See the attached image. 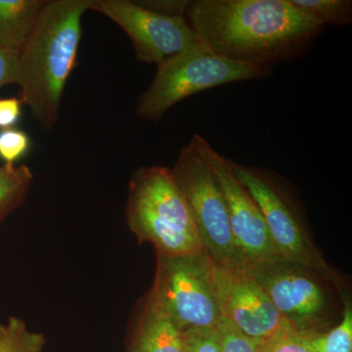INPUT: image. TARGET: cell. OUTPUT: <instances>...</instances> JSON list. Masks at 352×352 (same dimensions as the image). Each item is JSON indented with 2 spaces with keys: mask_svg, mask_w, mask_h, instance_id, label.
Wrapping results in <instances>:
<instances>
[{
  "mask_svg": "<svg viewBox=\"0 0 352 352\" xmlns=\"http://www.w3.org/2000/svg\"><path fill=\"white\" fill-rule=\"evenodd\" d=\"M186 19L214 54L266 69L302 57L324 32L289 0H190Z\"/></svg>",
  "mask_w": 352,
  "mask_h": 352,
  "instance_id": "1",
  "label": "cell"
},
{
  "mask_svg": "<svg viewBox=\"0 0 352 352\" xmlns=\"http://www.w3.org/2000/svg\"><path fill=\"white\" fill-rule=\"evenodd\" d=\"M92 0L46 1L18 55L21 100L46 131L54 129L62 97L75 67L83 14Z\"/></svg>",
  "mask_w": 352,
  "mask_h": 352,
  "instance_id": "2",
  "label": "cell"
},
{
  "mask_svg": "<svg viewBox=\"0 0 352 352\" xmlns=\"http://www.w3.org/2000/svg\"><path fill=\"white\" fill-rule=\"evenodd\" d=\"M126 217L139 242L154 245L157 256L204 251L188 203L171 168L142 166L132 173Z\"/></svg>",
  "mask_w": 352,
  "mask_h": 352,
  "instance_id": "3",
  "label": "cell"
},
{
  "mask_svg": "<svg viewBox=\"0 0 352 352\" xmlns=\"http://www.w3.org/2000/svg\"><path fill=\"white\" fill-rule=\"evenodd\" d=\"M272 69L231 61L214 54L200 41L157 65L156 76L139 97L136 115L159 122L171 108L192 95L228 83L261 80Z\"/></svg>",
  "mask_w": 352,
  "mask_h": 352,
  "instance_id": "4",
  "label": "cell"
},
{
  "mask_svg": "<svg viewBox=\"0 0 352 352\" xmlns=\"http://www.w3.org/2000/svg\"><path fill=\"white\" fill-rule=\"evenodd\" d=\"M171 171L188 203L208 258L222 267L244 270L247 261L234 239L223 194L195 139L182 148Z\"/></svg>",
  "mask_w": 352,
  "mask_h": 352,
  "instance_id": "5",
  "label": "cell"
},
{
  "mask_svg": "<svg viewBox=\"0 0 352 352\" xmlns=\"http://www.w3.org/2000/svg\"><path fill=\"white\" fill-rule=\"evenodd\" d=\"M236 177L258 204L278 258L302 266L339 286L340 277L308 237L293 199L270 170L228 160Z\"/></svg>",
  "mask_w": 352,
  "mask_h": 352,
  "instance_id": "6",
  "label": "cell"
},
{
  "mask_svg": "<svg viewBox=\"0 0 352 352\" xmlns=\"http://www.w3.org/2000/svg\"><path fill=\"white\" fill-rule=\"evenodd\" d=\"M149 300L164 310L179 330L217 327L220 310L205 252L157 256V271Z\"/></svg>",
  "mask_w": 352,
  "mask_h": 352,
  "instance_id": "7",
  "label": "cell"
},
{
  "mask_svg": "<svg viewBox=\"0 0 352 352\" xmlns=\"http://www.w3.org/2000/svg\"><path fill=\"white\" fill-rule=\"evenodd\" d=\"M90 10L103 14L122 28L143 63L160 65L198 41L186 18L153 12L138 1L92 0Z\"/></svg>",
  "mask_w": 352,
  "mask_h": 352,
  "instance_id": "8",
  "label": "cell"
},
{
  "mask_svg": "<svg viewBox=\"0 0 352 352\" xmlns=\"http://www.w3.org/2000/svg\"><path fill=\"white\" fill-rule=\"evenodd\" d=\"M245 270L285 320L298 330L317 331L327 300L315 273L281 259L248 263Z\"/></svg>",
  "mask_w": 352,
  "mask_h": 352,
  "instance_id": "9",
  "label": "cell"
},
{
  "mask_svg": "<svg viewBox=\"0 0 352 352\" xmlns=\"http://www.w3.org/2000/svg\"><path fill=\"white\" fill-rule=\"evenodd\" d=\"M217 178L226 200L234 239L248 263L275 261L276 252L258 204L236 177L228 159L200 134L192 136Z\"/></svg>",
  "mask_w": 352,
  "mask_h": 352,
  "instance_id": "10",
  "label": "cell"
},
{
  "mask_svg": "<svg viewBox=\"0 0 352 352\" xmlns=\"http://www.w3.org/2000/svg\"><path fill=\"white\" fill-rule=\"evenodd\" d=\"M210 272L220 314L245 335L266 340L288 323L245 270H229L210 259Z\"/></svg>",
  "mask_w": 352,
  "mask_h": 352,
  "instance_id": "11",
  "label": "cell"
},
{
  "mask_svg": "<svg viewBox=\"0 0 352 352\" xmlns=\"http://www.w3.org/2000/svg\"><path fill=\"white\" fill-rule=\"evenodd\" d=\"M182 351V331L148 298L129 352Z\"/></svg>",
  "mask_w": 352,
  "mask_h": 352,
  "instance_id": "12",
  "label": "cell"
},
{
  "mask_svg": "<svg viewBox=\"0 0 352 352\" xmlns=\"http://www.w3.org/2000/svg\"><path fill=\"white\" fill-rule=\"evenodd\" d=\"M46 1L0 0V51L19 53Z\"/></svg>",
  "mask_w": 352,
  "mask_h": 352,
  "instance_id": "13",
  "label": "cell"
},
{
  "mask_svg": "<svg viewBox=\"0 0 352 352\" xmlns=\"http://www.w3.org/2000/svg\"><path fill=\"white\" fill-rule=\"evenodd\" d=\"M32 180L34 175L25 164L0 166V224L24 203Z\"/></svg>",
  "mask_w": 352,
  "mask_h": 352,
  "instance_id": "14",
  "label": "cell"
},
{
  "mask_svg": "<svg viewBox=\"0 0 352 352\" xmlns=\"http://www.w3.org/2000/svg\"><path fill=\"white\" fill-rule=\"evenodd\" d=\"M305 344L311 352H352V307L344 300L342 320L327 333L303 331Z\"/></svg>",
  "mask_w": 352,
  "mask_h": 352,
  "instance_id": "15",
  "label": "cell"
},
{
  "mask_svg": "<svg viewBox=\"0 0 352 352\" xmlns=\"http://www.w3.org/2000/svg\"><path fill=\"white\" fill-rule=\"evenodd\" d=\"M296 9L325 27H346L352 22L351 0H289Z\"/></svg>",
  "mask_w": 352,
  "mask_h": 352,
  "instance_id": "16",
  "label": "cell"
},
{
  "mask_svg": "<svg viewBox=\"0 0 352 352\" xmlns=\"http://www.w3.org/2000/svg\"><path fill=\"white\" fill-rule=\"evenodd\" d=\"M45 338L41 333L30 330L18 317L0 322V352H43Z\"/></svg>",
  "mask_w": 352,
  "mask_h": 352,
  "instance_id": "17",
  "label": "cell"
},
{
  "mask_svg": "<svg viewBox=\"0 0 352 352\" xmlns=\"http://www.w3.org/2000/svg\"><path fill=\"white\" fill-rule=\"evenodd\" d=\"M220 338V352H258L264 340L245 335L233 322L220 316L217 325Z\"/></svg>",
  "mask_w": 352,
  "mask_h": 352,
  "instance_id": "18",
  "label": "cell"
},
{
  "mask_svg": "<svg viewBox=\"0 0 352 352\" xmlns=\"http://www.w3.org/2000/svg\"><path fill=\"white\" fill-rule=\"evenodd\" d=\"M258 352H311L305 344L303 331L287 323L279 332L264 340Z\"/></svg>",
  "mask_w": 352,
  "mask_h": 352,
  "instance_id": "19",
  "label": "cell"
},
{
  "mask_svg": "<svg viewBox=\"0 0 352 352\" xmlns=\"http://www.w3.org/2000/svg\"><path fill=\"white\" fill-rule=\"evenodd\" d=\"M31 140L25 131L15 127L0 129V159L7 166H14L29 152Z\"/></svg>",
  "mask_w": 352,
  "mask_h": 352,
  "instance_id": "20",
  "label": "cell"
},
{
  "mask_svg": "<svg viewBox=\"0 0 352 352\" xmlns=\"http://www.w3.org/2000/svg\"><path fill=\"white\" fill-rule=\"evenodd\" d=\"M182 352H220V338L217 328L189 329L182 332Z\"/></svg>",
  "mask_w": 352,
  "mask_h": 352,
  "instance_id": "21",
  "label": "cell"
},
{
  "mask_svg": "<svg viewBox=\"0 0 352 352\" xmlns=\"http://www.w3.org/2000/svg\"><path fill=\"white\" fill-rule=\"evenodd\" d=\"M138 2L153 12L171 17L186 18L190 0H144Z\"/></svg>",
  "mask_w": 352,
  "mask_h": 352,
  "instance_id": "22",
  "label": "cell"
},
{
  "mask_svg": "<svg viewBox=\"0 0 352 352\" xmlns=\"http://www.w3.org/2000/svg\"><path fill=\"white\" fill-rule=\"evenodd\" d=\"M22 100L18 98L0 99V129H10L15 126L21 117Z\"/></svg>",
  "mask_w": 352,
  "mask_h": 352,
  "instance_id": "23",
  "label": "cell"
},
{
  "mask_svg": "<svg viewBox=\"0 0 352 352\" xmlns=\"http://www.w3.org/2000/svg\"><path fill=\"white\" fill-rule=\"evenodd\" d=\"M18 55L19 53L0 51V88L16 83Z\"/></svg>",
  "mask_w": 352,
  "mask_h": 352,
  "instance_id": "24",
  "label": "cell"
}]
</instances>
